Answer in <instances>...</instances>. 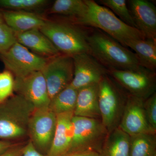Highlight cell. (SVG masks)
Here are the masks:
<instances>
[{
    "label": "cell",
    "mask_w": 156,
    "mask_h": 156,
    "mask_svg": "<svg viewBox=\"0 0 156 156\" xmlns=\"http://www.w3.org/2000/svg\"><path fill=\"white\" fill-rule=\"evenodd\" d=\"M156 39L131 40L126 44L131 48L138 58L140 65L155 72L156 69Z\"/></svg>",
    "instance_id": "19"
},
{
    "label": "cell",
    "mask_w": 156,
    "mask_h": 156,
    "mask_svg": "<svg viewBox=\"0 0 156 156\" xmlns=\"http://www.w3.org/2000/svg\"><path fill=\"white\" fill-rule=\"evenodd\" d=\"M16 42L15 34L6 23L0 10V53L8 50Z\"/></svg>",
    "instance_id": "26"
},
{
    "label": "cell",
    "mask_w": 156,
    "mask_h": 156,
    "mask_svg": "<svg viewBox=\"0 0 156 156\" xmlns=\"http://www.w3.org/2000/svg\"><path fill=\"white\" fill-rule=\"evenodd\" d=\"M62 156H100V154L95 151L76 152L66 154Z\"/></svg>",
    "instance_id": "31"
},
{
    "label": "cell",
    "mask_w": 156,
    "mask_h": 156,
    "mask_svg": "<svg viewBox=\"0 0 156 156\" xmlns=\"http://www.w3.org/2000/svg\"><path fill=\"white\" fill-rule=\"evenodd\" d=\"M108 74L98 84L101 120L108 133L119 127L127 96Z\"/></svg>",
    "instance_id": "5"
},
{
    "label": "cell",
    "mask_w": 156,
    "mask_h": 156,
    "mask_svg": "<svg viewBox=\"0 0 156 156\" xmlns=\"http://www.w3.org/2000/svg\"><path fill=\"white\" fill-rule=\"evenodd\" d=\"M47 0H0V8L5 10L34 12L44 9Z\"/></svg>",
    "instance_id": "24"
},
{
    "label": "cell",
    "mask_w": 156,
    "mask_h": 156,
    "mask_svg": "<svg viewBox=\"0 0 156 156\" xmlns=\"http://www.w3.org/2000/svg\"><path fill=\"white\" fill-rule=\"evenodd\" d=\"M14 92L28 101L35 108L49 106L50 103L48 87L41 71L14 78Z\"/></svg>",
    "instance_id": "12"
},
{
    "label": "cell",
    "mask_w": 156,
    "mask_h": 156,
    "mask_svg": "<svg viewBox=\"0 0 156 156\" xmlns=\"http://www.w3.org/2000/svg\"><path fill=\"white\" fill-rule=\"evenodd\" d=\"M56 130L48 156H62L69 150L73 135V112L56 115Z\"/></svg>",
    "instance_id": "15"
},
{
    "label": "cell",
    "mask_w": 156,
    "mask_h": 156,
    "mask_svg": "<svg viewBox=\"0 0 156 156\" xmlns=\"http://www.w3.org/2000/svg\"><path fill=\"white\" fill-rule=\"evenodd\" d=\"M28 140L17 143L1 154L0 156H22L24 147Z\"/></svg>",
    "instance_id": "29"
},
{
    "label": "cell",
    "mask_w": 156,
    "mask_h": 156,
    "mask_svg": "<svg viewBox=\"0 0 156 156\" xmlns=\"http://www.w3.org/2000/svg\"><path fill=\"white\" fill-rule=\"evenodd\" d=\"M57 116L49 106L35 108L29 123L28 140L44 155L50 151L56 130Z\"/></svg>",
    "instance_id": "8"
},
{
    "label": "cell",
    "mask_w": 156,
    "mask_h": 156,
    "mask_svg": "<svg viewBox=\"0 0 156 156\" xmlns=\"http://www.w3.org/2000/svg\"><path fill=\"white\" fill-rule=\"evenodd\" d=\"M89 54L107 69L131 70L140 65L135 53L98 29L88 34Z\"/></svg>",
    "instance_id": "2"
},
{
    "label": "cell",
    "mask_w": 156,
    "mask_h": 156,
    "mask_svg": "<svg viewBox=\"0 0 156 156\" xmlns=\"http://www.w3.org/2000/svg\"><path fill=\"white\" fill-rule=\"evenodd\" d=\"M144 107L148 122L156 131V93L155 92L144 101Z\"/></svg>",
    "instance_id": "28"
},
{
    "label": "cell",
    "mask_w": 156,
    "mask_h": 156,
    "mask_svg": "<svg viewBox=\"0 0 156 156\" xmlns=\"http://www.w3.org/2000/svg\"><path fill=\"white\" fill-rule=\"evenodd\" d=\"M77 94L78 90L69 85L50 100L49 108L56 115L74 112Z\"/></svg>",
    "instance_id": "21"
},
{
    "label": "cell",
    "mask_w": 156,
    "mask_h": 156,
    "mask_svg": "<svg viewBox=\"0 0 156 156\" xmlns=\"http://www.w3.org/2000/svg\"><path fill=\"white\" fill-rule=\"evenodd\" d=\"M154 156H156V155H155Z\"/></svg>",
    "instance_id": "33"
},
{
    "label": "cell",
    "mask_w": 156,
    "mask_h": 156,
    "mask_svg": "<svg viewBox=\"0 0 156 156\" xmlns=\"http://www.w3.org/2000/svg\"><path fill=\"white\" fill-rule=\"evenodd\" d=\"M34 105L24 98L14 94L0 104V140L26 141Z\"/></svg>",
    "instance_id": "3"
},
{
    "label": "cell",
    "mask_w": 156,
    "mask_h": 156,
    "mask_svg": "<svg viewBox=\"0 0 156 156\" xmlns=\"http://www.w3.org/2000/svg\"><path fill=\"white\" fill-rule=\"evenodd\" d=\"M101 5L106 7L121 20L131 27L136 28V25L129 9L127 1L126 0H100L98 1Z\"/></svg>",
    "instance_id": "25"
},
{
    "label": "cell",
    "mask_w": 156,
    "mask_h": 156,
    "mask_svg": "<svg viewBox=\"0 0 156 156\" xmlns=\"http://www.w3.org/2000/svg\"><path fill=\"white\" fill-rule=\"evenodd\" d=\"M72 56L73 77L70 84L77 90L98 84L108 74V69L89 53H78Z\"/></svg>",
    "instance_id": "11"
},
{
    "label": "cell",
    "mask_w": 156,
    "mask_h": 156,
    "mask_svg": "<svg viewBox=\"0 0 156 156\" xmlns=\"http://www.w3.org/2000/svg\"><path fill=\"white\" fill-rule=\"evenodd\" d=\"M128 6L136 28L145 38L156 39V8L147 0H129Z\"/></svg>",
    "instance_id": "14"
},
{
    "label": "cell",
    "mask_w": 156,
    "mask_h": 156,
    "mask_svg": "<svg viewBox=\"0 0 156 156\" xmlns=\"http://www.w3.org/2000/svg\"><path fill=\"white\" fill-rule=\"evenodd\" d=\"M6 23L15 34L39 29L47 20L36 13L27 11L2 10Z\"/></svg>",
    "instance_id": "18"
},
{
    "label": "cell",
    "mask_w": 156,
    "mask_h": 156,
    "mask_svg": "<svg viewBox=\"0 0 156 156\" xmlns=\"http://www.w3.org/2000/svg\"><path fill=\"white\" fill-rule=\"evenodd\" d=\"M14 78L9 71L0 72V104L14 95Z\"/></svg>",
    "instance_id": "27"
},
{
    "label": "cell",
    "mask_w": 156,
    "mask_h": 156,
    "mask_svg": "<svg viewBox=\"0 0 156 156\" xmlns=\"http://www.w3.org/2000/svg\"><path fill=\"white\" fill-rule=\"evenodd\" d=\"M72 56L60 54L49 58L41 72L51 100L70 84L73 77Z\"/></svg>",
    "instance_id": "10"
},
{
    "label": "cell",
    "mask_w": 156,
    "mask_h": 156,
    "mask_svg": "<svg viewBox=\"0 0 156 156\" xmlns=\"http://www.w3.org/2000/svg\"><path fill=\"white\" fill-rule=\"evenodd\" d=\"M48 59L33 53L17 41L8 50L0 53V60L14 78L41 71Z\"/></svg>",
    "instance_id": "9"
},
{
    "label": "cell",
    "mask_w": 156,
    "mask_h": 156,
    "mask_svg": "<svg viewBox=\"0 0 156 156\" xmlns=\"http://www.w3.org/2000/svg\"><path fill=\"white\" fill-rule=\"evenodd\" d=\"M85 2L87 10L81 17L73 20L74 23L97 28L125 47L129 41L145 38L137 29L123 22L106 7L93 0H85Z\"/></svg>",
    "instance_id": "1"
},
{
    "label": "cell",
    "mask_w": 156,
    "mask_h": 156,
    "mask_svg": "<svg viewBox=\"0 0 156 156\" xmlns=\"http://www.w3.org/2000/svg\"><path fill=\"white\" fill-rule=\"evenodd\" d=\"M74 115L101 120L98 105V84L78 90Z\"/></svg>",
    "instance_id": "17"
},
{
    "label": "cell",
    "mask_w": 156,
    "mask_h": 156,
    "mask_svg": "<svg viewBox=\"0 0 156 156\" xmlns=\"http://www.w3.org/2000/svg\"><path fill=\"white\" fill-rule=\"evenodd\" d=\"M131 136L119 127L108 133L100 156H130Z\"/></svg>",
    "instance_id": "20"
},
{
    "label": "cell",
    "mask_w": 156,
    "mask_h": 156,
    "mask_svg": "<svg viewBox=\"0 0 156 156\" xmlns=\"http://www.w3.org/2000/svg\"><path fill=\"white\" fill-rule=\"evenodd\" d=\"M15 37L18 43L39 56L50 58L61 54L39 29L15 34Z\"/></svg>",
    "instance_id": "16"
},
{
    "label": "cell",
    "mask_w": 156,
    "mask_h": 156,
    "mask_svg": "<svg viewBox=\"0 0 156 156\" xmlns=\"http://www.w3.org/2000/svg\"><path fill=\"white\" fill-rule=\"evenodd\" d=\"M130 136V156L156 155V134H141Z\"/></svg>",
    "instance_id": "22"
},
{
    "label": "cell",
    "mask_w": 156,
    "mask_h": 156,
    "mask_svg": "<svg viewBox=\"0 0 156 156\" xmlns=\"http://www.w3.org/2000/svg\"><path fill=\"white\" fill-rule=\"evenodd\" d=\"M74 23L46 20L40 29L61 54L73 56L78 53H89L88 33Z\"/></svg>",
    "instance_id": "4"
},
{
    "label": "cell",
    "mask_w": 156,
    "mask_h": 156,
    "mask_svg": "<svg viewBox=\"0 0 156 156\" xmlns=\"http://www.w3.org/2000/svg\"><path fill=\"white\" fill-rule=\"evenodd\" d=\"M18 142L0 140V154Z\"/></svg>",
    "instance_id": "32"
},
{
    "label": "cell",
    "mask_w": 156,
    "mask_h": 156,
    "mask_svg": "<svg viewBox=\"0 0 156 156\" xmlns=\"http://www.w3.org/2000/svg\"><path fill=\"white\" fill-rule=\"evenodd\" d=\"M72 121L73 135L66 154L83 151L100 154L108 134L101 120L74 115Z\"/></svg>",
    "instance_id": "6"
},
{
    "label": "cell",
    "mask_w": 156,
    "mask_h": 156,
    "mask_svg": "<svg viewBox=\"0 0 156 156\" xmlns=\"http://www.w3.org/2000/svg\"><path fill=\"white\" fill-rule=\"evenodd\" d=\"M87 9L85 0H56L50 8L49 13L67 16L73 20L81 17Z\"/></svg>",
    "instance_id": "23"
},
{
    "label": "cell",
    "mask_w": 156,
    "mask_h": 156,
    "mask_svg": "<svg viewBox=\"0 0 156 156\" xmlns=\"http://www.w3.org/2000/svg\"><path fill=\"white\" fill-rule=\"evenodd\" d=\"M22 156H48L39 152L36 149L30 140H28L26 144Z\"/></svg>",
    "instance_id": "30"
},
{
    "label": "cell",
    "mask_w": 156,
    "mask_h": 156,
    "mask_svg": "<svg viewBox=\"0 0 156 156\" xmlns=\"http://www.w3.org/2000/svg\"><path fill=\"white\" fill-rule=\"evenodd\" d=\"M144 100L128 95L119 127L130 136L141 134H156L146 116Z\"/></svg>",
    "instance_id": "13"
},
{
    "label": "cell",
    "mask_w": 156,
    "mask_h": 156,
    "mask_svg": "<svg viewBox=\"0 0 156 156\" xmlns=\"http://www.w3.org/2000/svg\"><path fill=\"white\" fill-rule=\"evenodd\" d=\"M108 74L128 95L145 100L156 92L155 72L142 66L135 69H108Z\"/></svg>",
    "instance_id": "7"
}]
</instances>
